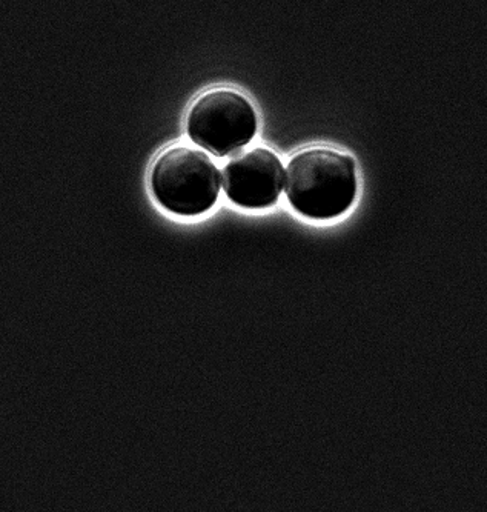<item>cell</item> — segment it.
Listing matches in <instances>:
<instances>
[{
  "mask_svg": "<svg viewBox=\"0 0 487 512\" xmlns=\"http://www.w3.org/2000/svg\"><path fill=\"white\" fill-rule=\"evenodd\" d=\"M286 190L295 211L311 219H334L351 208L357 194L355 163L346 154L312 148L292 157Z\"/></svg>",
  "mask_w": 487,
  "mask_h": 512,
  "instance_id": "6da1fadb",
  "label": "cell"
},
{
  "mask_svg": "<svg viewBox=\"0 0 487 512\" xmlns=\"http://www.w3.org/2000/svg\"><path fill=\"white\" fill-rule=\"evenodd\" d=\"M220 173L203 151L174 147L160 154L151 171V190L160 205L179 216H199L216 205Z\"/></svg>",
  "mask_w": 487,
  "mask_h": 512,
  "instance_id": "7a4b0ae2",
  "label": "cell"
},
{
  "mask_svg": "<svg viewBox=\"0 0 487 512\" xmlns=\"http://www.w3.org/2000/svg\"><path fill=\"white\" fill-rule=\"evenodd\" d=\"M256 131V110L236 91H209L196 100L188 114V136L217 157L245 147Z\"/></svg>",
  "mask_w": 487,
  "mask_h": 512,
  "instance_id": "3957f363",
  "label": "cell"
},
{
  "mask_svg": "<svg viewBox=\"0 0 487 512\" xmlns=\"http://www.w3.org/2000/svg\"><path fill=\"white\" fill-rule=\"evenodd\" d=\"M285 185L282 160L266 148L232 157L222 171V187L231 202L249 210L272 207Z\"/></svg>",
  "mask_w": 487,
  "mask_h": 512,
  "instance_id": "277c9868",
  "label": "cell"
}]
</instances>
